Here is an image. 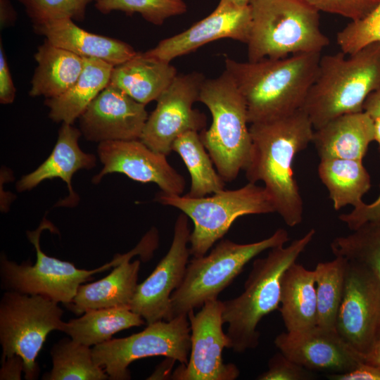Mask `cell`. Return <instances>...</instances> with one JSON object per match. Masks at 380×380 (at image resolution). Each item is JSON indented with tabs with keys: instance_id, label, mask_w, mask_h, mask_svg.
<instances>
[{
	"instance_id": "cell-21",
	"label": "cell",
	"mask_w": 380,
	"mask_h": 380,
	"mask_svg": "<svg viewBox=\"0 0 380 380\" xmlns=\"http://www.w3.org/2000/svg\"><path fill=\"white\" fill-rule=\"evenodd\" d=\"M33 28L36 33L45 37V39L58 47L82 58L105 61L114 66L127 61L137 53L127 43L89 32L69 18L33 25Z\"/></svg>"
},
{
	"instance_id": "cell-4",
	"label": "cell",
	"mask_w": 380,
	"mask_h": 380,
	"mask_svg": "<svg viewBox=\"0 0 380 380\" xmlns=\"http://www.w3.org/2000/svg\"><path fill=\"white\" fill-rule=\"evenodd\" d=\"M346 56L340 52L321 56L302 107L314 129L340 115L363 111L367 98L380 87V42Z\"/></svg>"
},
{
	"instance_id": "cell-22",
	"label": "cell",
	"mask_w": 380,
	"mask_h": 380,
	"mask_svg": "<svg viewBox=\"0 0 380 380\" xmlns=\"http://www.w3.org/2000/svg\"><path fill=\"white\" fill-rule=\"evenodd\" d=\"M372 141L374 119L363 110L340 115L315 129L312 142L320 160H362Z\"/></svg>"
},
{
	"instance_id": "cell-7",
	"label": "cell",
	"mask_w": 380,
	"mask_h": 380,
	"mask_svg": "<svg viewBox=\"0 0 380 380\" xmlns=\"http://www.w3.org/2000/svg\"><path fill=\"white\" fill-rule=\"evenodd\" d=\"M289 240L288 232L280 228L270 236L253 243L220 240L208 254L194 258L188 263L181 285L171 296L167 320L188 315L207 301L217 299L251 260Z\"/></svg>"
},
{
	"instance_id": "cell-5",
	"label": "cell",
	"mask_w": 380,
	"mask_h": 380,
	"mask_svg": "<svg viewBox=\"0 0 380 380\" xmlns=\"http://www.w3.org/2000/svg\"><path fill=\"white\" fill-rule=\"evenodd\" d=\"M248 61L321 53L329 44L319 27V11L303 0H251Z\"/></svg>"
},
{
	"instance_id": "cell-15",
	"label": "cell",
	"mask_w": 380,
	"mask_h": 380,
	"mask_svg": "<svg viewBox=\"0 0 380 380\" xmlns=\"http://www.w3.org/2000/svg\"><path fill=\"white\" fill-rule=\"evenodd\" d=\"M190 234L189 217L182 213L175 223L167 253L152 273L137 286L130 310L140 315L147 324L168 319L171 296L181 285L189 262Z\"/></svg>"
},
{
	"instance_id": "cell-11",
	"label": "cell",
	"mask_w": 380,
	"mask_h": 380,
	"mask_svg": "<svg viewBox=\"0 0 380 380\" xmlns=\"http://www.w3.org/2000/svg\"><path fill=\"white\" fill-rule=\"evenodd\" d=\"M191 350V329L188 315L148 324L129 336L110 339L92 348L94 362L104 369L111 380H128L129 365L153 356L187 364Z\"/></svg>"
},
{
	"instance_id": "cell-2",
	"label": "cell",
	"mask_w": 380,
	"mask_h": 380,
	"mask_svg": "<svg viewBox=\"0 0 380 380\" xmlns=\"http://www.w3.org/2000/svg\"><path fill=\"white\" fill-rule=\"evenodd\" d=\"M321 53H302L255 62L224 61L244 98L250 124L268 121L302 108L314 83Z\"/></svg>"
},
{
	"instance_id": "cell-34",
	"label": "cell",
	"mask_w": 380,
	"mask_h": 380,
	"mask_svg": "<svg viewBox=\"0 0 380 380\" xmlns=\"http://www.w3.org/2000/svg\"><path fill=\"white\" fill-rule=\"evenodd\" d=\"M94 6L103 14L114 11L127 15L138 13L155 25H161L166 19L183 14L187 10L183 0H96Z\"/></svg>"
},
{
	"instance_id": "cell-44",
	"label": "cell",
	"mask_w": 380,
	"mask_h": 380,
	"mask_svg": "<svg viewBox=\"0 0 380 380\" xmlns=\"http://www.w3.org/2000/svg\"><path fill=\"white\" fill-rule=\"evenodd\" d=\"M363 110L373 119L380 115V87L367 98L364 103Z\"/></svg>"
},
{
	"instance_id": "cell-39",
	"label": "cell",
	"mask_w": 380,
	"mask_h": 380,
	"mask_svg": "<svg viewBox=\"0 0 380 380\" xmlns=\"http://www.w3.org/2000/svg\"><path fill=\"white\" fill-rule=\"evenodd\" d=\"M338 218L352 231L357 229L367 222L379 220L380 194L372 203L366 204L364 203L353 208L350 213L341 215Z\"/></svg>"
},
{
	"instance_id": "cell-1",
	"label": "cell",
	"mask_w": 380,
	"mask_h": 380,
	"mask_svg": "<svg viewBox=\"0 0 380 380\" xmlns=\"http://www.w3.org/2000/svg\"><path fill=\"white\" fill-rule=\"evenodd\" d=\"M252 151L244 170L248 182H262L277 213L289 227L303 220V201L295 179V156L312 142L314 127L303 109L265 122L251 124Z\"/></svg>"
},
{
	"instance_id": "cell-46",
	"label": "cell",
	"mask_w": 380,
	"mask_h": 380,
	"mask_svg": "<svg viewBox=\"0 0 380 380\" xmlns=\"http://www.w3.org/2000/svg\"><path fill=\"white\" fill-rule=\"evenodd\" d=\"M374 141L379 144L380 153V115L374 118Z\"/></svg>"
},
{
	"instance_id": "cell-25",
	"label": "cell",
	"mask_w": 380,
	"mask_h": 380,
	"mask_svg": "<svg viewBox=\"0 0 380 380\" xmlns=\"http://www.w3.org/2000/svg\"><path fill=\"white\" fill-rule=\"evenodd\" d=\"M280 313L290 333L317 326L315 270L294 262L284 273L281 282Z\"/></svg>"
},
{
	"instance_id": "cell-42",
	"label": "cell",
	"mask_w": 380,
	"mask_h": 380,
	"mask_svg": "<svg viewBox=\"0 0 380 380\" xmlns=\"http://www.w3.org/2000/svg\"><path fill=\"white\" fill-rule=\"evenodd\" d=\"M24 372V362L18 355L3 357L0 370L1 380H18L21 379V373Z\"/></svg>"
},
{
	"instance_id": "cell-19",
	"label": "cell",
	"mask_w": 380,
	"mask_h": 380,
	"mask_svg": "<svg viewBox=\"0 0 380 380\" xmlns=\"http://www.w3.org/2000/svg\"><path fill=\"white\" fill-rule=\"evenodd\" d=\"M274 344L288 358L310 371L345 373L362 362L360 354L336 331L318 326L281 333L275 338Z\"/></svg>"
},
{
	"instance_id": "cell-16",
	"label": "cell",
	"mask_w": 380,
	"mask_h": 380,
	"mask_svg": "<svg viewBox=\"0 0 380 380\" xmlns=\"http://www.w3.org/2000/svg\"><path fill=\"white\" fill-rule=\"evenodd\" d=\"M97 153L103 168L92 178L94 184L107 174L121 173L134 181L153 182L167 194L182 195L184 191L185 179L170 165L167 156L140 139L102 141Z\"/></svg>"
},
{
	"instance_id": "cell-8",
	"label": "cell",
	"mask_w": 380,
	"mask_h": 380,
	"mask_svg": "<svg viewBox=\"0 0 380 380\" xmlns=\"http://www.w3.org/2000/svg\"><path fill=\"white\" fill-rule=\"evenodd\" d=\"M156 201L179 209L192 220L189 250L194 258L205 255L239 217L275 213L274 202L265 187L251 182L200 198L161 191Z\"/></svg>"
},
{
	"instance_id": "cell-14",
	"label": "cell",
	"mask_w": 380,
	"mask_h": 380,
	"mask_svg": "<svg viewBox=\"0 0 380 380\" xmlns=\"http://www.w3.org/2000/svg\"><path fill=\"white\" fill-rule=\"evenodd\" d=\"M223 302L207 301L197 313H188L191 329V350L187 364L177 367L175 380H234L240 374L232 363H224L222 353L227 338L222 326Z\"/></svg>"
},
{
	"instance_id": "cell-40",
	"label": "cell",
	"mask_w": 380,
	"mask_h": 380,
	"mask_svg": "<svg viewBox=\"0 0 380 380\" xmlns=\"http://www.w3.org/2000/svg\"><path fill=\"white\" fill-rule=\"evenodd\" d=\"M15 97V88L13 84L9 66L6 61L2 42H0V103H12Z\"/></svg>"
},
{
	"instance_id": "cell-41",
	"label": "cell",
	"mask_w": 380,
	"mask_h": 380,
	"mask_svg": "<svg viewBox=\"0 0 380 380\" xmlns=\"http://www.w3.org/2000/svg\"><path fill=\"white\" fill-rule=\"evenodd\" d=\"M327 377L331 380H380V367L361 362L349 372L328 374Z\"/></svg>"
},
{
	"instance_id": "cell-31",
	"label": "cell",
	"mask_w": 380,
	"mask_h": 380,
	"mask_svg": "<svg viewBox=\"0 0 380 380\" xmlns=\"http://www.w3.org/2000/svg\"><path fill=\"white\" fill-rule=\"evenodd\" d=\"M52 369L44 380H106L105 370L94 361L92 348L72 338H63L51 350Z\"/></svg>"
},
{
	"instance_id": "cell-45",
	"label": "cell",
	"mask_w": 380,
	"mask_h": 380,
	"mask_svg": "<svg viewBox=\"0 0 380 380\" xmlns=\"http://www.w3.org/2000/svg\"><path fill=\"white\" fill-rule=\"evenodd\" d=\"M360 356L362 362L380 367V339L369 353Z\"/></svg>"
},
{
	"instance_id": "cell-13",
	"label": "cell",
	"mask_w": 380,
	"mask_h": 380,
	"mask_svg": "<svg viewBox=\"0 0 380 380\" xmlns=\"http://www.w3.org/2000/svg\"><path fill=\"white\" fill-rule=\"evenodd\" d=\"M205 80L196 71L178 74L156 100V107L148 116L140 140L151 149L167 156L180 134L205 129V114L193 108L198 101Z\"/></svg>"
},
{
	"instance_id": "cell-36",
	"label": "cell",
	"mask_w": 380,
	"mask_h": 380,
	"mask_svg": "<svg viewBox=\"0 0 380 380\" xmlns=\"http://www.w3.org/2000/svg\"><path fill=\"white\" fill-rule=\"evenodd\" d=\"M341 52L352 55L365 46L380 42V1L363 18L351 21L336 34Z\"/></svg>"
},
{
	"instance_id": "cell-3",
	"label": "cell",
	"mask_w": 380,
	"mask_h": 380,
	"mask_svg": "<svg viewBox=\"0 0 380 380\" xmlns=\"http://www.w3.org/2000/svg\"><path fill=\"white\" fill-rule=\"evenodd\" d=\"M315 234V230L311 229L289 246L272 248L265 258L255 259L242 293L222 301V320L228 325L227 348L243 353L257 348L259 322L279 308L284 273L296 262Z\"/></svg>"
},
{
	"instance_id": "cell-30",
	"label": "cell",
	"mask_w": 380,
	"mask_h": 380,
	"mask_svg": "<svg viewBox=\"0 0 380 380\" xmlns=\"http://www.w3.org/2000/svg\"><path fill=\"white\" fill-rule=\"evenodd\" d=\"M184 161L191 176V186L186 196L200 198L224 189L225 182L213 167L198 132L188 131L180 134L172 145Z\"/></svg>"
},
{
	"instance_id": "cell-9",
	"label": "cell",
	"mask_w": 380,
	"mask_h": 380,
	"mask_svg": "<svg viewBox=\"0 0 380 380\" xmlns=\"http://www.w3.org/2000/svg\"><path fill=\"white\" fill-rule=\"evenodd\" d=\"M63 311L58 303L42 295L6 291L0 302V343L2 356L19 355L25 378L37 379L36 362L48 334L61 331Z\"/></svg>"
},
{
	"instance_id": "cell-24",
	"label": "cell",
	"mask_w": 380,
	"mask_h": 380,
	"mask_svg": "<svg viewBox=\"0 0 380 380\" xmlns=\"http://www.w3.org/2000/svg\"><path fill=\"white\" fill-rule=\"evenodd\" d=\"M135 255L137 253L129 255L104 278L80 285L68 308L80 315L89 310L129 306L140 268V260L129 262Z\"/></svg>"
},
{
	"instance_id": "cell-26",
	"label": "cell",
	"mask_w": 380,
	"mask_h": 380,
	"mask_svg": "<svg viewBox=\"0 0 380 380\" xmlns=\"http://www.w3.org/2000/svg\"><path fill=\"white\" fill-rule=\"evenodd\" d=\"M37 63L29 94L56 98L68 90L80 77L84 58L44 39L34 53Z\"/></svg>"
},
{
	"instance_id": "cell-17",
	"label": "cell",
	"mask_w": 380,
	"mask_h": 380,
	"mask_svg": "<svg viewBox=\"0 0 380 380\" xmlns=\"http://www.w3.org/2000/svg\"><path fill=\"white\" fill-rule=\"evenodd\" d=\"M142 104L108 84L80 116V130L88 141L140 139L148 118Z\"/></svg>"
},
{
	"instance_id": "cell-12",
	"label": "cell",
	"mask_w": 380,
	"mask_h": 380,
	"mask_svg": "<svg viewBox=\"0 0 380 380\" xmlns=\"http://www.w3.org/2000/svg\"><path fill=\"white\" fill-rule=\"evenodd\" d=\"M336 329L360 355L380 339V279L373 270L347 260L344 289Z\"/></svg>"
},
{
	"instance_id": "cell-23",
	"label": "cell",
	"mask_w": 380,
	"mask_h": 380,
	"mask_svg": "<svg viewBox=\"0 0 380 380\" xmlns=\"http://www.w3.org/2000/svg\"><path fill=\"white\" fill-rule=\"evenodd\" d=\"M177 75L171 62L146 52H137L130 59L113 67L109 84L146 105L156 101Z\"/></svg>"
},
{
	"instance_id": "cell-47",
	"label": "cell",
	"mask_w": 380,
	"mask_h": 380,
	"mask_svg": "<svg viewBox=\"0 0 380 380\" xmlns=\"http://www.w3.org/2000/svg\"><path fill=\"white\" fill-rule=\"evenodd\" d=\"M229 3L238 6V7H246L248 6L251 0H226Z\"/></svg>"
},
{
	"instance_id": "cell-37",
	"label": "cell",
	"mask_w": 380,
	"mask_h": 380,
	"mask_svg": "<svg viewBox=\"0 0 380 380\" xmlns=\"http://www.w3.org/2000/svg\"><path fill=\"white\" fill-rule=\"evenodd\" d=\"M318 11L337 14L351 21L360 20L369 14L380 0H303Z\"/></svg>"
},
{
	"instance_id": "cell-18",
	"label": "cell",
	"mask_w": 380,
	"mask_h": 380,
	"mask_svg": "<svg viewBox=\"0 0 380 380\" xmlns=\"http://www.w3.org/2000/svg\"><path fill=\"white\" fill-rule=\"evenodd\" d=\"M251 25L249 6L238 7L226 0H220L215 9L207 17L187 30L161 40L146 53L171 62L220 39L229 38L247 44Z\"/></svg>"
},
{
	"instance_id": "cell-27",
	"label": "cell",
	"mask_w": 380,
	"mask_h": 380,
	"mask_svg": "<svg viewBox=\"0 0 380 380\" xmlns=\"http://www.w3.org/2000/svg\"><path fill=\"white\" fill-rule=\"evenodd\" d=\"M113 67L101 59L84 58L82 71L73 85L58 97L46 99L49 118L72 125L109 84Z\"/></svg>"
},
{
	"instance_id": "cell-38",
	"label": "cell",
	"mask_w": 380,
	"mask_h": 380,
	"mask_svg": "<svg viewBox=\"0 0 380 380\" xmlns=\"http://www.w3.org/2000/svg\"><path fill=\"white\" fill-rule=\"evenodd\" d=\"M310 370L288 358L282 353L274 355L268 369L257 377L259 380H307L314 379Z\"/></svg>"
},
{
	"instance_id": "cell-28",
	"label": "cell",
	"mask_w": 380,
	"mask_h": 380,
	"mask_svg": "<svg viewBox=\"0 0 380 380\" xmlns=\"http://www.w3.org/2000/svg\"><path fill=\"white\" fill-rule=\"evenodd\" d=\"M319 177L328 189L336 210L364 203L362 196L371 186L370 176L362 160L327 158L320 160Z\"/></svg>"
},
{
	"instance_id": "cell-35",
	"label": "cell",
	"mask_w": 380,
	"mask_h": 380,
	"mask_svg": "<svg viewBox=\"0 0 380 380\" xmlns=\"http://www.w3.org/2000/svg\"><path fill=\"white\" fill-rule=\"evenodd\" d=\"M33 25L69 18L82 21L87 6L93 0H18Z\"/></svg>"
},
{
	"instance_id": "cell-43",
	"label": "cell",
	"mask_w": 380,
	"mask_h": 380,
	"mask_svg": "<svg viewBox=\"0 0 380 380\" xmlns=\"http://www.w3.org/2000/svg\"><path fill=\"white\" fill-rule=\"evenodd\" d=\"M16 17L17 13L9 0H0L1 29L13 25Z\"/></svg>"
},
{
	"instance_id": "cell-29",
	"label": "cell",
	"mask_w": 380,
	"mask_h": 380,
	"mask_svg": "<svg viewBox=\"0 0 380 380\" xmlns=\"http://www.w3.org/2000/svg\"><path fill=\"white\" fill-rule=\"evenodd\" d=\"M84 313L80 317L63 322L61 331L89 347L111 339L122 330L145 324L129 306L89 310Z\"/></svg>"
},
{
	"instance_id": "cell-6",
	"label": "cell",
	"mask_w": 380,
	"mask_h": 380,
	"mask_svg": "<svg viewBox=\"0 0 380 380\" xmlns=\"http://www.w3.org/2000/svg\"><path fill=\"white\" fill-rule=\"evenodd\" d=\"M212 115L208 129L201 131V141L225 182H232L247 167L252 151L248 110L243 96L227 70L206 79L199 92Z\"/></svg>"
},
{
	"instance_id": "cell-10",
	"label": "cell",
	"mask_w": 380,
	"mask_h": 380,
	"mask_svg": "<svg viewBox=\"0 0 380 380\" xmlns=\"http://www.w3.org/2000/svg\"><path fill=\"white\" fill-rule=\"evenodd\" d=\"M52 224L43 219L38 228L27 232L29 241L36 251V262L33 265L18 264L1 254L0 275L1 286L30 295H42L65 305L72 301L82 283L91 280L93 274L105 271L121 263L127 253L117 255L108 263L91 270H81L70 262L62 261L46 255L41 249L39 237L46 229L53 230Z\"/></svg>"
},
{
	"instance_id": "cell-32",
	"label": "cell",
	"mask_w": 380,
	"mask_h": 380,
	"mask_svg": "<svg viewBox=\"0 0 380 380\" xmlns=\"http://www.w3.org/2000/svg\"><path fill=\"white\" fill-rule=\"evenodd\" d=\"M347 259L341 256L319 262L315 268L317 326L336 331V323L341 303Z\"/></svg>"
},
{
	"instance_id": "cell-20",
	"label": "cell",
	"mask_w": 380,
	"mask_h": 380,
	"mask_svg": "<svg viewBox=\"0 0 380 380\" xmlns=\"http://www.w3.org/2000/svg\"><path fill=\"white\" fill-rule=\"evenodd\" d=\"M82 135L80 129L63 122L58 130L55 146L47 159L33 172L24 175L16 184L18 191H28L46 179H61L67 184L69 196L58 205L71 206L77 204L78 196L73 191L72 178L80 170L95 167L96 158L84 152L79 146Z\"/></svg>"
},
{
	"instance_id": "cell-33",
	"label": "cell",
	"mask_w": 380,
	"mask_h": 380,
	"mask_svg": "<svg viewBox=\"0 0 380 380\" xmlns=\"http://www.w3.org/2000/svg\"><path fill=\"white\" fill-rule=\"evenodd\" d=\"M335 256L356 261L374 270L380 279V220L369 222L331 243Z\"/></svg>"
}]
</instances>
